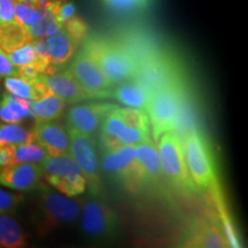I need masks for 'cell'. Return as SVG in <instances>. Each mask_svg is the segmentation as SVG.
I'll return each mask as SVG.
<instances>
[{"label":"cell","mask_w":248,"mask_h":248,"mask_svg":"<svg viewBox=\"0 0 248 248\" xmlns=\"http://www.w3.org/2000/svg\"><path fill=\"white\" fill-rule=\"evenodd\" d=\"M111 104L76 105L69 108L67 114L68 129L76 130L83 135L94 138L107 114L115 108Z\"/></svg>","instance_id":"obj_13"},{"label":"cell","mask_w":248,"mask_h":248,"mask_svg":"<svg viewBox=\"0 0 248 248\" xmlns=\"http://www.w3.org/2000/svg\"><path fill=\"white\" fill-rule=\"evenodd\" d=\"M40 163H15L0 169V184L16 191H30L40 184Z\"/></svg>","instance_id":"obj_16"},{"label":"cell","mask_w":248,"mask_h":248,"mask_svg":"<svg viewBox=\"0 0 248 248\" xmlns=\"http://www.w3.org/2000/svg\"><path fill=\"white\" fill-rule=\"evenodd\" d=\"M69 70L90 98L111 97L114 85L84 48L71 62Z\"/></svg>","instance_id":"obj_11"},{"label":"cell","mask_w":248,"mask_h":248,"mask_svg":"<svg viewBox=\"0 0 248 248\" xmlns=\"http://www.w3.org/2000/svg\"><path fill=\"white\" fill-rule=\"evenodd\" d=\"M40 166L45 181L60 193L76 198L86 191V179L70 154L47 156Z\"/></svg>","instance_id":"obj_5"},{"label":"cell","mask_w":248,"mask_h":248,"mask_svg":"<svg viewBox=\"0 0 248 248\" xmlns=\"http://www.w3.org/2000/svg\"><path fill=\"white\" fill-rule=\"evenodd\" d=\"M104 2L116 12L135 11L142 5V0H104Z\"/></svg>","instance_id":"obj_33"},{"label":"cell","mask_w":248,"mask_h":248,"mask_svg":"<svg viewBox=\"0 0 248 248\" xmlns=\"http://www.w3.org/2000/svg\"><path fill=\"white\" fill-rule=\"evenodd\" d=\"M15 0H0V24L15 22Z\"/></svg>","instance_id":"obj_34"},{"label":"cell","mask_w":248,"mask_h":248,"mask_svg":"<svg viewBox=\"0 0 248 248\" xmlns=\"http://www.w3.org/2000/svg\"><path fill=\"white\" fill-rule=\"evenodd\" d=\"M62 28L67 31L68 35L73 39V42L78 46L83 40L86 39L88 36V24L83 18H80L78 15L75 14L71 16L69 20L62 24Z\"/></svg>","instance_id":"obj_30"},{"label":"cell","mask_w":248,"mask_h":248,"mask_svg":"<svg viewBox=\"0 0 248 248\" xmlns=\"http://www.w3.org/2000/svg\"><path fill=\"white\" fill-rule=\"evenodd\" d=\"M26 235L14 217L8 214L0 215V247L22 248L26 246Z\"/></svg>","instance_id":"obj_24"},{"label":"cell","mask_w":248,"mask_h":248,"mask_svg":"<svg viewBox=\"0 0 248 248\" xmlns=\"http://www.w3.org/2000/svg\"><path fill=\"white\" fill-rule=\"evenodd\" d=\"M39 78L44 83L45 88L52 94L61 98L68 105L88 100L90 95L80 86L69 69L53 74H40Z\"/></svg>","instance_id":"obj_14"},{"label":"cell","mask_w":248,"mask_h":248,"mask_svg":"<svg viewBox=\"0 0 248 248\" xmlns=\"http://www.w3.org/2000/svg\"><path fill=\"white\" fill-rule=\"evenodd\" d=\"M8 76H17V69L9 60L8 55L0 47V77Z\"/></svg>","instance_id":"obj_35"},{"label":"cell","mask_w":248,"mask_h":248,"mask_svg":"<svg viewBox=\"0 0 248 248\" xmlns=\"http://www.w3.org/2000/svg\"><path fill=\"white\" fill-rule=\"evenodd\" d=\"M186 167L195 188L207 190L216 183L213 155L206 139L198 131H191L183 141Z\"/></svg>","instance_id":"obj_6"},{"label":"cell","mask_w":248,"mask_h":248,"mask_svg":"<svg viewBox=\"0 0 248 248\" xmlns=\"http://www.w3.org/2000/svg\"><path fill=\"white\" fill-rule=\"evenodd\" d=\"M113 109L107 114L99 129V139L105 151H116L123 146H136L151 140V133L126 125L114 114Z\"/></svg>","instance_id":"obj_12"},{"label":"cell","mask_w":248,"mask_h":248,"mask_svg":"<svg viewBox=\"0 0 248 248\" xmlns=\"http://www.w3.org/2000/svg\"><path fill=\"white\" fill-rule=\"evenodd\" d=\"M66 107V101L52 93H48L32 102L31 117H33L36 122L57 121L62 116Z\"/></svg>","instance_id":"obj_22"},{"label":"cell","mask_w":248,"mask_h":248,"mask_svg":"<svg viewBox=\"0 0 248 248\" xmlns=\"http://www.w3.org/2000/svg\"><path fill=\"white\" fill-rule=\"evenodd\" d=\"M135 150L138 162L144 173L145 184H160L164 177L162 169H161L156 144L152 140H147L136 145Z\"/></svg>","instance_id":"obj_18"},{"label":"cell","mask_w":248,"mask_h":248,"mask_svg":"<svg viewBox=\"0 0 248 248\" xmlns=\"http://www.w3.org/2000/svg\"><path fill=\"white\" fill-rule=\"evenodd\" d=\"M32 100L18 98L6 92L0 101V121L2 123H21L31 117Z\"/></svg>","instance_id":"obj_21"},{"label":"cell","mask_w":248,"mask_h":248,"mask_svg":"<svg viewBox=\"0 0 248 248\" xmlns=\"http://www.w3.org/2000/svg\"><path fill=\"white\" fill-rule=\"evenodd\" d=\"M100 166L107 173L121 179L131 191H136L145 184L144 173L138 162L135 146H123L116 151H104Z\"/></svg>","instance_id":"obj_9"},{"label":"cell","mask_w":248,"mask_h":248,"mask_svg":"<svg viewBox=\"0 0 248 248\" xmlns=\"http://www.w3.org/2000/svg\"><path fill=\"white\" fill-rule=\"evenodd\" d=\"M32 40L27 28L18 24L16 21L7 24H0V47L6 54L31 43Z\"/></svg>","instance_id":"obj_23"},{"label":"cell","mask_w":248,"mask_h":248,"mask_svg":"<svg viewBox=\"0 0 248 248\" xmlns=\"http://www.w3.org/2000/svg\"><path fill=\"white\" fill-rule=\"evenodd\" d=\"M23 195L17 193H11L2 188H0V215L8 214L17 208V206L22 202Z\"/></svg>","instance_id":"obj_32"},{"label":"cell","mask_w":248,"mask_h":248,"mask_svg":"<svg viewBox=\"0 0 248 248\" xmlns=\"http://www.w3.org/2000/svg\"><path fill=\"white\" fill-rule=\"evenodd\" d=\"M43 11H44V8H42L38 5L24 4V2L15 1V21L24 28H29L39 20L43 14Z\"/></svg>","instance_id":"obj_29"},{"label":"cell","mask_w":248,"mask_h":248,"mask_svg":"<svg viewBox=\"0 0 248 248\" xmlns=\"http://www.w3.org/2000/svg\"><path fill=\"white\" fill-rule=\"evenodd\" d=\"M79 217L82 230L92 239H110L119 231L120 224L116 214L107 203L95 198H82Z\"/></svg>","instance_id":"obj_8"},{"label":"cell","mask_w":248,"mask_h":248,"mask_svg":"<svg viewBox=\"0 0 248 248\" xmlns=\"http://www.w3.org/2000/svg\"><path fill=\"white\" fill-rule=\"evenodd\" d=\"M76 14V7L73 2H63L59 8V13H58V17L59 21H60L61 24H63L67 20H69L71 16Z\"/></svg>","instance_id":"obj_36"},{"label":"cell","mask_w":248,"mask_h":248,"mask_svg":"<svg viewBox=\"0 0 248 248\" xmlns=\"http://www.w3.org/2000/svg\"><path fill=\"white\" fill-rule=\"evenodd\" d=\"M82 199H74L67 195L43 187L37 202V230L40 237L73 224L80 214Z\"/></svg>","instance_id":"obj_3"},{"label":"cell","mask_w":248,"mask_h":248,"mask_svg":"<svg viewBox=\"0 0 248 248\" xmlns=\"http://www.w3.org/2000/svg\"><path fill=\"white\" fill-rule=\"evenodd\" d=\"M46 45H47L49 60L53 73L58 70L59 67L64 66L68 61L73 58L75 53L77 45L73 42L67 31L61 28L53 35L46 37Z\"/></svg>","instance_id":"obj_19"},{"label":"cell","mask_w":248,"mask_h":248,"mask_svg":"<svg viewBox=\"0 0 248 248\" xmlns=\"http://www.w3.org/2000/svg\"><path fill=\"white\" fill-rule=\"evenodd\" d=\"M185 92L182 83L167 85L150 94L145 109L155 139L179 126L184 114Z\"/></svg>","instance_id":"obj_2"},{"label":"cell","mask_w":248,"mask_h":248,"mask_svg":"<svg viewBox=\"0 0 248 248\" xmlns=\"http://www.w3.org/2000/svg\"><path fill=\"white\" fill-rule=\"evenodd\" d=\"M186 247L199 248H225L229 247V240L218 226L207 221H198L193 225L185 240Z\"/></svg>","instance_id":"obj_17"},{"label":"cell","mask_w":248,"mask_h":248,"mask_svg":"<svg viewBox=\"0 0 248 248\" xmlns=\"http://www.w3.org/2000/svg\"><path fill=\"white\" fill-rule=\"evenodd\" d=\"M133 79L152 93L167 85L181 83L177 64L166 54L153 52L138 57Z\"/></svg>","instance_id":"obj_7"},{"label":"cell","mask_w":248,"mask_h":248,"mask_svg":"<svg viewBox=\"0 0 248 248\" xmlns=\"http://www.w3.org/2000/svg\"><path fill=\"white\" fill-rule=\"evenodd\" d=\"M156 147L164 179L183 193L194 192L195 186L186 167L183 141L175 131L163 133L160 136Z\"/></svg>","instance_id":"obj_4"},{"label":"cell","mask_w":248,"mask_h":248,"mask_svg":"<svg viewBox=\"0 0 248 248\" xmlns=\"http://www.w3.org/2000/svg\"><path fill=\"white\" fill-rule=\"evenodd\" d=\"M32 130L35 141L44 148L48 156L69 154V131L64 125L55 121L36 122Z\"/></svg>","instance_id":"obj_15"},{"label":"cell","mask_w":248,"mask_h":248,"mask_svg":"<svg viewBox=\"0 0 248 248\" xmlns=\"http://www.w3.org/2000/svg\"><path fill=\"white\" fill-rule=\"evenodd\" d=\"M4 86L8 93L18 98L35 101L42 97L35 83L21 78L20 76L5 77Z\"/></svg>","instance_id":"obj_27"},{"label":"cell","mask_w":248,"mask_h":248,"mask_svg":"<svg viewBox=\"0 0 248 248\" xmlns=\"http://www.w3.org/2000/svg\"><path fill=\"white\" fill-rule=\"evenodd\" d=\"M35 140L32 129H28L21 123L0 124V146L18 145Z\"/></svg>","instance_id":"obj_26"},{"label":"cell","mask_w":248,"mask_h":248,"mask_svg":"<svg viewBox=\"0 0 248 248\" xmlns=\"http://www.w3.org/2000/svg\"><path fill=\"white\" fill-rule=\"evenodd\" d=\"M151 93L136 79H128L117 84V88L113 89L111 97L117 99L121 104L128 107L145 109L150 99Z\"/></svg>","instance_id":"obj_20"},{"label":"cell","mask_w":248,"mask_h":248,"mask_svg":"<svg viewBox=\"0 0 248 248\" xmlns=\"http://www.w3.org/2000/svg\"><path fill=\"white\" fill-rule=\"evenodd\" d=\"M83 48L114 86L135 76L138 55L122 43L108 39H90Z\"/></svg>","instance_id":"obj_1"},{"label":"cell","mask_w":248,"mask_h":248,"mask_svg":"<svg viewBox=\"0 0 248 248\" xmlns=\"http://www.w3.org/2000/svg\"><path fill=\"white\" fill-rule=\"evenodd\" d=\"M12 164L15 163H42L48 156L38 142L29 141L18 145H11ZM11 164V166H12Z\"/></svg>","instance_id":"obj_25"},{"label":"cell","mask_w":248,"mask_h":248,"mask_svg":"<svg viewBox=\"0 0 248 248\" xmlns=\"http://www.w3.org/2000/svg\"><path fill=\"white\" fill-rule=\"evenodd\" d=\"M69 131V154L75 161L86 179V184L92 193H97L100 188V162L95 153L94 138L83 135L76 130Z\"/></svg>","instance_id":"obj_10"},{"label":"cell","mask_w":248,"mask_h":248,"mask_svg":"<svg viewBox=\"0 0 248 248\" xmlns=\"http://www.w3.org/2000/svg\"><path fill=\"white\" fill-rule=\"evenodd\" d=\"M7 55L12 63L16 67V69L22 66H27V64L35 63L36 52L35 47H33V40L31 43L21 46V47L8 52Z\"/></svg>","instance_id":"obj_31"},{"label":"cell","mask_w":248,"mask_h":248,"mask_svg":"<svg viewBox=\"0 0 248 248\" xmlns=\"http://www.w3.org/2000/svg\"><path fill=\"white\" fill-rule=\"evenodd\" d=\"M113 111L123 123L126 124V125L151 133L150 120H148V116L141 109L132 107L121 108L116 106L113 109Z\"/></svg>","instance_id":"obj_28"}]
</instances>
